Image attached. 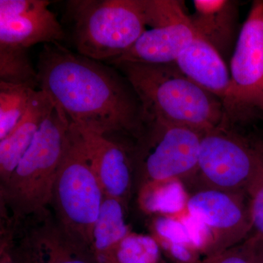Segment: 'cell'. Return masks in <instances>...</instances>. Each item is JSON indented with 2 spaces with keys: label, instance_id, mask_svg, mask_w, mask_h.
<instances>
[{
  "label": "cell",
  "instance_id": "1",
  "mask_svg": "<svg viewBox=\"0 0 263 263\" xmlns=\"http://www.w3.org/2000/svg\"><path fill=\"white\" fill-rule=\"evenodd\" d=\"M36 69L39 89L76 127L124 144L141 136L146 123L143 105L117 67L57 43L44 45Z\"/></svg>",
  "mask_w": 263,
  "mask_h": 263
},
{
  "label": "cell",
  "instance_id": "2",
  "mask_svg": "<svg viewBox=\"0 0 263 263\" xmlns=\"http://www.w3.org/2000/svg\"><path fill=\"white\" fill-rule=\"evenodd\" d=\"M133 85L146 122L158 119L206 133L226 121L222 102L183 75L175 63L114 64Z\"/></svg>",
  "mask_w": 263,
  "mask_h": 263
},
{
  "label": "cell",
  "instance_id": "3",
  "mask_svg": "<svg viewBox=\"0 0 263 263\" xmlns=\"http://www.w3.org/2000/svg\"><path fill=\"white\" fill-rule=\"evenodd\" d=\"M70 132V121L54 105L13 174L0 185L1 210L13 222L49 212L53 183Z\"/></svg>",
  "mask_w": 263,
  "mask_h": 263
},
{
  "label": "cell",
  "instance_id": "4",
  "mask_svg": "<svg viewBox=\"0 0 263 263\" xmlns=\"http://www.w3.org/2000/svg\"><path fill=\"white\" fill-rule=\"evenodd\" d=\"M66 15L76 52L109 64L146 30L145 0H69Z\"/></svg>",
  "mask_w": 263,
  "mask_h": 263
},
{
  "label": "cell",
  "instance_id": "5",
  "mask_svg": "<svg viewBox=\"0 0 263 263\" xmlns=\"http://www.w3.org/2000/svg\"><path fill=\"white\" fill-rule=\"evenodd\" d=\"M104 197L79 132L71 123L70 141L57 171L50 206L66 234L90 250L93 229Z\"/></svg>",
  "mask_w": 263,
  "mask_h": 263
},
{
  "label": "cell",
  "instance_id": "6",
  "mask_svg": "<svg viewBox=\"0 0 263 263\" xmlns=\"http://www.w3.org/2000/svg\"><path fill=\"white\" fill-rule=\"evenodd\" d=\"M201 132L150 119L132 148L135 191L147 183H182L193 179L198 164Z\"/></svg>",
  "mask_w": 263,
  "mask_h": 263
},
{
  "label": "cell",
  "instance_id": "7",
  "mask_svg": "<svg viewBox=\"0 0 263 263\" xmlns=\"http://www.w3.org/2000/svg\"><path fill=\"white\" fill-rule=\"evenodd\" d=\"M263 166V141L219 127L202 135L196 174L186 189L248 194Z\"/></svg>",
  "mask_w": 263,
  "mask_h": 263
},
{
  "label": "cell",
  "instance_id": "8",
  "mask_svg": "<svg viewBox=\"0 0 263 263\" xmlns=\"http://www.w3.org/2000/svg\"><path fill=\"white\" fill-rule=\"evenodd\" d=\"M224 127L263 116V1L252 3L230 58Z\"/></svg>",
  "mask_w": 263,
  "mask_h": 263
},
{
  "label": "cell",
  "instance_id": "9",
  "mask_svg": "<svg viewBox=\"0 0 263 263\" xmlns=\"http://www.w3.org/2000/svg\"><path fill=\"white\" fill-rule=\"evenodd\" d=\"M190 218L202 231L204 258L248 239L251 231L247 193L204 188L190 193L186 203Z\"/></svg>",
  "mask_w": 263,
  "mask_h": 263
},
{
  "label": "cell",
  "instance_id": "10",
  "mask_svg": "<svg viewBox=\"0 0 263 263\" xmlns=\"http://www.w3.org/2000/svg\"><path fill=\"white\" fill-rule=\"evenodd\" d=\"M145 10L150 29H146L129 51L108 65L124 62L174 63L196 37L183 2L145 0Z\"/></svg>",
  "mask_w": 263,
  "mask_h": 263
},
{
  "label": "cell",
  "instance_id": "11",
  "mask_svg": "<svg viewBox=\"0 0 263 263\" xmlns=\"http://www.w3.org/2000/svg\"><path fill=\"white\" fill-rule=\"evenodd\" d=\"M17 263H96L91 251L66 234L51 212L13 223Z\"/></svg>",
  "mask_w": 263,
  "mask_h": 263
},
{
  "label": "cell",
  "instance_id": "12",
  "mask_svg": "<svg viewBox=\"0 0 263 263\" xmlns=\"http://www.w3.org/2000/svg\"><path fill=\"white\" fill-rule=\"evenodd\" d=\"M76 127L104 195L121 200L128 207L135 191L134 164L132 157L134 144H124L95 132Z\"/></svg>",
  "mask_w": 263,
  "mask_h": 263
},
{
  "label": "cell",
  "instance_id": "13",
  "mask_svg": "<svg viewBox=\"0 0 263 263\" xmlns=\"http://www.w3.org/2000/svg\"><path fill=\"white\" fill-rule=\"evenodd\" d=\"M46 0H34L30 8L11 18H0V45L28 49L31 46L62 44L66 34Z\"/></svg>",
  "mask_w": 263,
  "mask_h": 263
},
{
  "label": "cell",
  "instance_id": "14",
  "mask_svg": "<svg viewBox=\"0 0 263 263\" xmlns=\"http://www.w3.org/2000/svg\"><path fill=\"white\" fill-rule=\"evenodd\" d=\"M190 15L195 34L209 43L224 60L231 58L238 41V8L231 0H194Z\"/></svg>",
  "mask_w": 263,
  "mask_h": 263
},
{
  "label": "cell",
  "instance_id": "15",
  "mask_svg": "<svg viewBox=\"0 0 263 263\" xmlns=\"http://www.w3.org/2000/svg\"><path fill=\"white\" fill-rule=\"evenodd\" d=\"M174 63L189 79L224 101L231 83L230 72L226 60L209 43L196 36Z\"/></svg>",
  "mask_w": 263,
  "mask_h": 263
},
{
  "label": "cell",
  "instance_id": "16",
  "mask_svg": "<svg viewBox=\"0 0 263 263\" xmlns=\"http://www.w3.org/2000/svg\"><path fill=\"white\" fill-rule=\"evenodd\" d=\"M53 108L51 98L42 90H36L23 119L0 141V185L13 174Z\"/></svg>",
  "mask_w": 263,
  "mask_h": 263
},
{
  "label": "cell",
  "instance_id": "17",
  "mask_svg": "<svg viewBox=\"0 0 263 263\" xmlns=\"http://www.w3.org/2000/svg\"><path fill=\"white\" fill-rule=\"evenodd\" d=\"M127 209L118 199L104 197L93 229L91 251L95 259L111 250L132 233L126 221Z\"/></svg>",
  "mask_w": 263,
  "mask_h": 263
},
{
  "label": "cell",
  "instance_id": "18",
  "mask_svg": "<svg viewBox=\"0 0 263 263\" xmlns=\"http://www.w3.org/2000/svg\"><path fill=\"white\" fill-rule=\"evenodd\" d=\"M157 240L151 235L132 232L107 253L95 258L96 263H165Z\"/></svg>",
  "mask_w": 263,
  "mask_h": 263
},
{
  "label": "cell",
  "instance_id": "19",
  "mask_svg": "<svg viewBox=\"0 0 263 263\" xmlns=\"http://www.w3.org/2000/svg\"><path fill=\"white\" fill-rule=\"evenodd\" d=\"M37 89L0 81V141L23 119Z\"/></svg>",
  "mask_w": 263,
  "mask_h": 263
},
{
  "label": "cell",
  "instance_id": "20",
  "mask_svg": "<svg viewBox=\"0 0 263 263\" xmlns=\"http://www.w3.org/2000/svg\"><path fill=\"white\" fill-rule=\"evenodd\" d=\"M0 81L39 88L37 69L32 66L28 49L0 45Z\"/></svg>",
  "mask_w": 263,
  "mask_h": 263
},
{
  "label": "cell",
  "instance_id": "21",
  "mask_svg": "<svg viewBox=\"0 0 263 263\" xmlns=\"http://www.w3.org/2000/svg\"><path fill=\"white\" fill-rule=\"evenodd\" d=\"M251 231L248 238L263 240V166L249 190Z\"/></svg>",
  "mask_w": 263,
  "mask_h": 263
},
{
  "label": "cell",
  "instance_id": "22",
  "mask_svg": "<svg viewBox=\"0 0 263 263\" xmlns=\"http://www.w3.org/2000/svg\"><path fill=\"white\" fill-rule=\"evenodd\" d=\"M199 263H257L254 240L248 238L219 253L205 257Z\"/></svg>",
  "mask_w": 263,
  "mask_h": 263
},
{
  "label": "cell",
  "instance_id": "23",
  "mask_svg": "<svg viewBox=\"0 0 263 263\" xmlns=\"http://www.w3.org/2000/svg\"><path fill=\"white\" fill-rule=\"evenodd\" d=\"M0 263H17L13 252V224L6 217H1Z\"/></svg>",
  "mask_w": 263,
  "mask_h": 263
},
{
  "label": "cell",
  "instance_id": "24",
  "mask_svg": "<svg viewBox=\"0 0 263 263\" xmlns=\"http://www.w3.org/2000/svg\"><path fill=\"white\" fill-rule=\"evenodd\" d=\"M253 240L255 245L257 263H263V240Z\"/></svg>",
  "mask_w": 263,
  "mask_h": 263
}]
</instances>
